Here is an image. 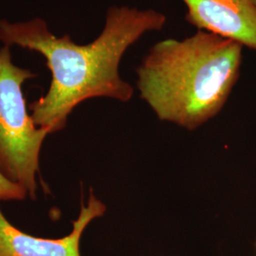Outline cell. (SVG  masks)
I'll return each instance as SVG.
<instances>
[{
	"instance_id": "cell-7",
	"label": "cell",
	"mask_w": 256,
	"mask_h": 256,
	"mask_svg": "<svg viewBox=\"0 0 256 256\" xmlns=\"http://www.w3.org/2000/svg\"><path fill=\"white\" fill-rule=\"evenodd\" d=\"M254 1V5L256 6V0H252Z\"/></svg>"
},
{
	"instance_id": "cell-6",
	"label": "cell",
	"mask_w": 256,
	"mask_h": 256,
	"mask_svg": "<svg viewBox=\"0 0 256 256\" xmlns=\"http://www.w3.org/2000/svg\"><path fill=\"white\" fill-rule=\"evenodd\" d=\"M28 192L18 184L12 182L0 173V202L23 200Z\"/></svg>"
},
{
	"instance_id": "cell-1",
	"label": "cell",
	"mask_w": 256,
	"mask_h": 256,
	"mask_svg": "<svg viewBox=\"0 0 256 256\" xmlns=\"http://www.w3.org/2000/svg\"><path fill=\"white\" fill-rule=\"evenodd\" d=\"M164 12L130 6H110L101 34L88 44L68 34L56 36L44 19L10 22L0 19V42L42 55L52 74L46 94L32 102V118L48 134L63 130L74 108L92 98L130 101L134 90L119 72L126 50L148 32H160Z\"/></svg>"
},
{
	"instance_id": "cell-4",
	"label": "cell",
	"mask_w": 256,
	"mask_h": 256,
	"mask_svg": "<svg viewBox=\"0 0 256 256\" xmlns=\"http://www.w3.org/2000/svg\"><path fill=\"white\" fill-rule=\"evenodd\" d=\"M185 20L200 30L229 38L256 50V6L252 0H182Z\"/></svg>"
},
{
	"instance_id": "cell-2",
	"label": "cell",
	"mask_w": 256,
	"mask_h": 256,
	"mask_svg": "<svg viewBox=\"0 0 256 256\" xmlns=\"http://www.w3.org/2000/svg\"><path fill=\"white\" fill-rule=\"evenodd\" d=\"M243 46L200 30L149 48L137 68L140 98L158 118L194 130L220 113L238 82Z\"/></svg>"
},
{
	"instance_id": "cell-3",
	"label": "cell",
	"mask_w": 256,
	"mask_h": 256,
	"mask_svg": "<svg viewBox=\"0 0 256 256\" xmlns=\"http://www.w3.org/2000/svg\"><path fill=\"white\" fill-rule=\"evenodd\" d=\"M10 48H0V173L36 198L40 150L48 133L34 124L23 93L36 74L12 62Z\"/></svg>"
},
{
	"instance_id": "cell-5",
	"label": "cell",
	"mask_w": 256,
	"mask_h": 256,
	"mask_svg": "<svg viewBox=\"0 0 256 256\" xmlns=\"http://www.w3.org/2000/svg\"><path fill=\"white\" fill-rule=\"evenodd\" d=\"M106 210V205L92 191L88 204L82 202L72 232L63 238L48 239L27 234L16 228L0 210V256H81L79 247L84 230Z\"/></svg>"
}]
</instances>
